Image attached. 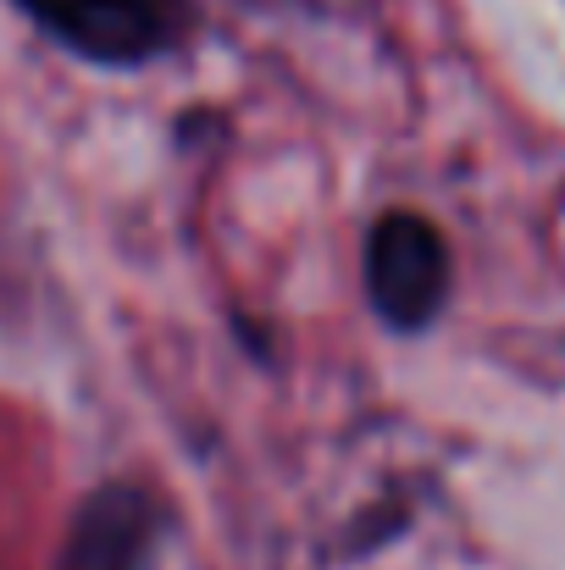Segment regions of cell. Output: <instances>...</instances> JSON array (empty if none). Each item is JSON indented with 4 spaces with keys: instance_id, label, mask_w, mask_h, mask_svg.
<instances>
[{
    "instance_id": "1",
    "label": "cell",
    "mask_w": 565,
    "mask_h": 570,
    "mask_svg": "<svg viewBox=\"0 0 565 570\" xmlns=\"http://www.w3.org/2000/svg\"><path fill=\"white\" fill-rule=\"evenodd\" d=\"M56 45L134 67L150 56H167L188 28V0H17Z\"/></svg>"
},
{
    "instance_id": "2",
    "label": "cell",
    "mask_w": 565,
    "mask_h": 570,
    "mask_svg": "<svg viewBox=\"0 0 565 570\" xmlns=\"http://www.w3.org/2000/svg\"><path fill=\"white\" fill-rule=\"evenodd\" d=\"M367 294L388 327H427L449 294V249L438 227L416 210L382 216L367 238Z\"/></svg>"
},
{
    "instance_id": "3",
    "label": "cell",
    "mask_w": 565,
    "mask_h": 570,
    "mask_svg": "<svg viewBox=\"0 0 565 570\" xmlns=\"http://www.w3.org/2000/svg\"><path fill=\"white\" fill-rule=\"evenodd\" d=\"M150 543H156L150 499L139 488H106L84 504L56 570H145Z\"/></svg>"
}]
</instances>
